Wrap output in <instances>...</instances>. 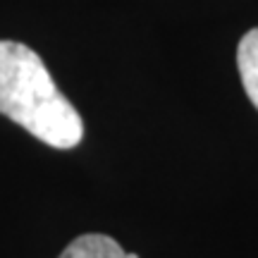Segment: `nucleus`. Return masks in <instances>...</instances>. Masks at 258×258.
Listing matches in <instances>:
<instances>
[{"instance_id": "3", "label": "nucleus", "mask_w": 258, "mask_h": 258, "mask_svg": "<svg viewBox=\"0 0 258 258\" xmlns=\"http://www.w3.org/2000/svg\"><path fill=\"white\" fill-rule=\"evenodd\" d=\"M237 67L244 84V91L258 110V27L244 34L237 48Z\"/></svg>"}, {"instance_id": "1", "label": "nucleus", "mask_w": 258, "mask_h": 258, "mask_svg": "<svg viewBox=\"0 0 258 258\" xmlns=\"http://www.w3.org/2000/svg\"><path fill=\"white\" fill-rule=\"evenodd\" d=\"M0 112L53 148H74L84 122L43 64L24 43L0 41Z\"/></svg>"}, {"instance_id": "2", "label": "nucleus", "mask_w": 258, "mask_h": 258, "mask_svg": "<svg viewBox=\"0 0 258 258\" xmlns=\"http://www.w3.org/2000/svg\"><path fill=\"white\" fill-rule=\"evenodd\" d=\"M60 258H139L137 253H127L112 237L105 234H82L70 241V246L60 253Z\"/></svg>"}]
</instances>
